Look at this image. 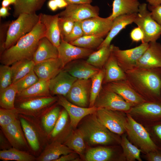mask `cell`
<instances>
[{
	"mask_svg": "<svg viewBox=\"0 0 161 161\" xmlns=\"http://www.w3.org/2000/svg\"><path fill=\"white\" fill-rule=\"evenodd\" d=\"M125 72L127 82L146 101L161 100V67L136 66Z\"/></svg>",
	"mask_w": 161,
	"mask_h": 161,
	"instance_id": "cell-1",
	"label": "cell"
},
{
	"mask_svg": "<svg viewBox=\"0 0 161 161\" xmlns=\"http://www.w3.org/2000/svg\"><path fill=\"white\" fill-rule=\"evenodd\" d=\"M46 28L39 20L33 30L0 55L1 64L10 66L23 60H32L41 38L45 37Z\"/></svg>",
	"mask_w": 161,
	"mask_h": 161,
	"instance_id": "cell-2",
	"label": "cell"
},
{
	"mask_svg": "<svg viewBox=\"0 0 161 161\" xmlns=\"http://www.w3.org/2000/svg\"><path fill=\"white\" fill-rule=\"evenodd\" d=\"M83 119L78 129L89 145H108L114 141L115 138L112 132L100 121L95 113Z\"/></svg>",
	"mask_w": 161,
	"mask_h": 161,
	"instance_id": "cell-3",
	"label": "cell"
},
{
	"mask_svg": "<svg viewBox=\"0 0 161 161\" xmlns=\"http://www.w3.org/2000/svg\"><path fill=\"white\" fill-rule=\"evenodd\" d=\"M39 20L36 13L21 14L10 22L5 44V50L14 45L21 38L31 31Z\"/></svg>",
	"mask_w": 161,
	"mask_h": 161,
	"instance_id": "cell-4",
	"label": "cell"
},
{
	"mask_svg": "<svg viewBox=\"0 0 161 161\" xmlns=\"http://www.w3.org/2000/svg\"><path fill=\"white\" fill-rule=\"evenodd\" d=\"M134 23L143 31L144 38L142 43L156 41L161 36V25L152 17L145 3L140 4Z\"/></svg>",
	"mask_w": 161,
	"mask_h": 161,
	"instance_id": "cell-5",
	"label": "cell"
},
{
	"mask_svg": "<svg viewBox=\"0 0 161 161\" xmlns=\"http://www.w3.org/2000/svg\"><path fill=\"white\" fill-rule=\"evenodd\" d=\"M126 118V131L132 142L146 154L157 151V146L144 127L135 121L129 114L127 115Z\"/></svg>",
	"mask_w": 161,
	"mask_h": 161,
	"instance_id": "cell-6",
	"label": "cell"
},
{
	"mask_svg": "<svg viewBox=\"0 0 161 161\" xmlns=\"http://www.w3.org/2000/svg\"><path fill=\"white\" fill-rule=\"evenodd\" d=\"M148 45L149 43H142L134 48L121 50L113 45L112 53L119 66L125 72L136 66L138 61Z\"/></svg>",
	"mask_w": 161,
	"mask_h": 161,
	"instance_id": "cell-7",
	"label": "cell"
},
{
	"mask_svg": "<svg viewBox=\"0 0 161 161\" xmlns=\"http://www.w3.org/2000/svg\"><path fill=\"white\" fill-rule=\"evenodd\" d=\"M119 111L98 108L95 113L100 121L111 131L121 134L126 131L127 120Z\"/></svg>",
	"mask_w": 161,
	"mask_h": 161,
	"instance_id": "cell-8",
	"label": "cell"
},
{
	"mask_svg": "<svg viewBox=\"0 0 161 161\" xmlns=\"http://www.w3.org/2000/svg\"><path fill=\"white\" fill-rule=\"evenodd\" d=\"M94 106L120 111H128L132 107L118 95L103 86Z\"/></svg>",
	"mask_w": 161,
	"mask_h": 161,
	"instance_id": "cell-9",
	"label": "cell"
},
{
	"mask_svg": "<svg viewBox=\"0 0 161 161\" xmlns=\"http://www.w3.org/2000/svg\"><path fill=\"white\" fill-rule=\"evenodd\" d=\"M63 11L58 13L59 17L69 18L75 22L99 16L100 9L90 3L69 4Z\"/></svg>",
	"mask_w": 161,
	"mask_h": 161,
	"instance_id": "cell-10",
	"label": "cell"
},
{
	"mask_svg": "<svg viewBox=\"0 0 161 161\" xmlns=\"http://www.w3.org/2000/svg\"><path fill=\"white\" fill-rule=\"evenodd\" d=\"M91 83V78L78 79L66 97L67 99L75 105L87 107L89 104Z\"/></svg>",
	"mask_w": 161,
	"mask_h": 161,
	"instance_id": "cell-11",
	"label": "cell"
},
{
	"mask_svg": "<svg viewBox=\"0 0 161 161\" xmlns=\"http://www.w3.org/2000/svg\"><path fill=\"white\" fill-rule=\"evenodd\" d=\"M57 101L59 105L63 107L67 112L70 118L71 127L75 129L81 120L85 117L95 113L98 108L92 107H83L75 105L61 95H58Z\"/></svg>",
	"mask_w": 161,
	"mask_h": 161,
	"instance_id": "cell-12",
	"label": "cell"
},
{
	"mask_svg": "<svg viewBox=\"0 0 161 161\" xmlns=\"http://www.w3.org/2000/svg\"><path fill=\"white\" fill-rule=\"evenodd\" d=\"M113 20L109 17L104 18L99 16L80 21L84 35H92L103 38L106 36L112 25Z\"/></svg>",
	"mask_w": 161,
	"mask_h": 161,
	"instance_id": "cell-13",
	"label": "cell"
},
{
	"mask_svg": "<svg viewBox=\"0 0 161 161\" xmlns=\"http://www.w3.org/2000/svg\"><path fill=\"white\" fill-rule=\"evenodd\" d=\"M102 86L117 93L132 106L146 101L134 90L126 80L110 82L103 84Z\"/></svg>",
	"mask_w": 161,
	"mask_h": 161,
	"instance_id": "cell-14",
	"label": "cell"
},
{
	"mask_svg": "<svg viewBox=\"0 0 161 161\" xmlns=\"http://www.w3.org/2000/svg\"><path fill=\"white\" fill-rule=\"evenodd\" d=\"M57 48L58 58L62 61L64 67L72 61L88 57L94 51L93 49L74 45L61 39Z\"/></svg>",
	"mask_w": 161,
	"mask_h": 161,
	"instance_id": "cell-15",
	"label": "cell"
},
{
	"mask_svg": "<svg viewBox=\"0 0 161 161\" xmlns=\"http://www.w3.org/2000/svg\"><path fill=\"white\" fill-rule=\"evenodd\" d=\"M77 79L63 69L55 76L49 80V88L50 94L66 97Z\"/></svg>",
	"mask_w": 161,
	"mask_h": 161,
	"instance_id": "cell-16",
	"label": "cell"
},
{
	"mask_svg": "<svg viewBox=\"0 0 161 161\" xmlns=\"http://www.w3.org/2000/svg\"><path fill=\"white\" fill-rule=\"evenodd\" d=\"M1 129L13 147L20 150L27 149V145L20 121L17 119Z\"/></svg>",
	"mask_w": 161,
	"mask_h": 161,
	"instance_id": "cell-17",
	"label": "cell"
},
{
	"mask_svg": "<svg viewBox=\"0 0 161 161\" xmlns=\"http://www.w3.org/2000/svg\"><path fill=\"white\" fill-rule=\"evenodd\" d=\"M81 59L73 61L67 64L63 69L78 79H90L100 69Z\"/></svg>",
	"mask_w": 161,
	"mask_h": 161,
	"instance_id": "cell-18",
	"label": "cell"
},
{
	"mask_svg": "<svg viewBox=\"0 0 161 161\" xmlns=\"http://www.w3.org/2000/svg\"><path fill=\"white\" fill-rule=\"evenodd\" d=\"M136 66L161 67V44L157 41L149 43L148 48L138 61Z\"/></svg>",
	"mask_w": 161,
	"mask_h": 161,
	"instance_id": "cell-19",
	"label": "cell"
},
{
	"mask_svg": "<svg viewBox=\"0 0 161 161\" xmlns=\"http://www.w3.org/2000/svg\"><path fill=\"white\" fill-rule=\"evenodd\" d=\"M64 67L58 58L35 64L34 71L39 79L49 80L55 76Z\"/></svg>",
	"mask_w": 161,
	"mask_h": 161,
	"instance_id": "cell-20",
	"label": "cell"
},
{
	"mask_svg": "<svg viewBox=\"0 0 161 161\" xmlns=\"http://www.w3.org/2000/svg\"><path fill=\"white\" fill-rule=\"evenodd\" d=\"M58 98L51 96L19 99L17 109L19 112H34L39 111L52 104Z\"/></svg>",
	"mask_w": 161,
	"mask_h": 161,
	"instance_id": "cell-21",
	"label": "cell"
},
{
	"mask_svg": "<svg viewBox=\"0 0 161 161\" xmlns=\"http://www.w3.org/2000/svg\"><path fill=\"white\" fill-rule=\"evenodd\" d=\"M39 15V20L44 25L46 28L45 37L58 48L61 42L58 25L59 14L51 15L41 13Z\"/></svg>",
	"mask_w": 161,
	"mask_h": 161,
	"instance_id": "cell-22",
	"label": "cell"
},
{
	"mask_svg": "<svg viewBox=\"0 0 161 161\" xmlns=\"http://www.w3.org/2000/svg\"><path fill=\"white\" fill-rule=\"evenodd\" d=\"M128 111L133 115L161 119V100L145 101L132 106Z\"/></svg>",
	"mask_w": 161,
	"mask_h": 161,
	"instance_id": "cell-23",
	"label": "cell"
},
{
	"mask_svg": "<svg viewBox=\"0 0 161 161\" xmlns=\"http://www.w3.org/2000/svg\"><path fill=\"white\" fill-rule=\"evenodd\" d=\"M137 13L120 15L113 20L111 28L97 49L103 46L110 45L113 39L128 25L134 23Z\"/></svg>",
	"mask_w": 161,
	"mask_h": 161,
	"instance_id": "cell-24",
	"label": "cell"
},
{
	"mask_svg": "<svg viewBox=\"0 0 161 161\" xmlns=\"http://www.w3.org/2000/svg\"><path fill=\"white\" fill-rule=\"evenodd\" d=\"M58 48L46 37L40 40L32 58L35 64L47 60L58 58Z\"/></svg>",
	"mask_w": 161,
	"mask_h": 161,
	"instance_id": "cell-25",
	"label": "cell"
},
{
	"mask_svg": "<svg viewBox=\"0 0 161 161\" xmlns=\"http://www.w3.org/2000/svg\"><path fill=\"white\" fill-rule=\"evenodd\" d=\"M72 152L74 151L66 145L55 141L47 146L36 160L55 161L61 156Z\"/></svg>",
	"mask_w": 161,
	"mask_h": 161,
	"instance_id": "cell-26",
	"label": "cell"
},
{
	"mask_svg": "<svg viewBox=\"0 0 161 161\" xmlns=\"http://www.w3.org/2000/svg\"><path fill=\"white\" fill-rule=\"evenodd\" d=\"M103 68L104 71V77L103 84L126 79L125 72L119 66L112 53Z\"/></svg>",
	"mask_w": 161,
	"mask_h": 161,
	"instance_id": "cell-27",
	"label": "cell"
},
{
	"mask_svg": "<svg viewBox=\"0 0 161 161\" xmlns=\"http://www.w3.org/2000/svg\"><path fill=\"white\" fill-rule=\"evenodd\" d=\"M140 3L139 0H114L109 18L113 20L121 15L137 13Z\"/></svg>",
	"mask_w": 161,
	"mask_h": 161,
	"instance_id": "cell-28",
	"label": "cell"
},
{
	"mask_svg": "<svg viewBox=\"0 0 161 161\" xmlns=\"http://www.w3.org/2000/svg\"><path fill=\"white\" fill-rule=\"evenodd\" d=\"M49 83V80L39 79L31 86L18 93L16 96L18 99L51 96Z\"/></svg>",
	"mask_w": 161,
	"mask_h": 161,
	"instance_id": "cell-29",
	"label": "cell"
},
{
	"mask_svg": "<svg viewBox=\"0 0 161 161\" xmlns=\"http://www.w3.org/2000/svg\"><path fill=\"white\" fill-rule=\"evenodd\" d=\"M46 0H17L13 5V16L18 17L23 13L32 14L41 9Z\"/></svg>",
	"mask_w": 161,
	"mask_h": 161,
	"instance_id": "cell-30",
	"label": "cell"
},
{
	"mask_svg": "<svg viewBox=\"0 0 161 161\" xmlns=\"http://www.w3.org/2000/svg\"><path fill=\"white\" fill-rule=\"evenodd\" d=\"M113 45L103 46L94 51L88 57L86 61L99 69L103 68L112 53Z\"/></svg>",
	"mask_w": 161,
	"mask_h": 161,
	"instance_id": "cell-31",
	"label": "cell"
},
{
	"mask_svg": "<svg viewBox=\"0 0 161 161\" xmlns=\"http://www.w3.org/2000/svg\"><path fill=\"white\" fill-rule=\"evenodd\" d=\"M64 144L80 157L83 156L86 148L83 137L78 129L71 133Z\"/></svg>",
	"mask_w": 161,
	"mask_h": 161,
	"instance_id": "cell-32",
	"label": "cell"
},
{
	"mask_svg": "<svg viewBox=\"0 0 161 161\" xmlns=\"http://www.w3.org/2000/svg\"><path fill=\"white\" fill-rule=\"evenodd\" d=\"M35 64L32 60H23L16 62L11 65L12 84L22 78L34 70Z\"/></svg>",
	"mask_w": 161,
	"mask_h": 161,
	"instance_id": "cell-33",
	"label": "cell"
},
{
	"mask_svg": "<svg viewBox=\"0 0 161 161\" xmlns=\"http://www.w3.org/2000/svg\"><path fill=\"white\" fill-rule=\"evenodd\" d=\"M35 157L25 151L13 147L0 151V159L3 161H34Z\"/></svg>",
	"mask_w": 161,
	"mask_h": 161,
	"instance_id": "cell-34",
	"label": "cell"
},
{
	"mask_svg": "<svg viewBox=\"0 0 161 161\" xmlns=\"http://www.w3.org/2000/svg\"><path fill=\"white\" fill-rule=\"evenodd\" d=\"M113 154L112 149L99 146L89 148L86 151L84 158L87 161H107L111 159Z\"/></svg>",
	"mask_w": 161,
	"mask_h": 161,
	"instance_id": "cell-35",
	"label": "cell"
},
{
	"mask_svg": "<svg viewBox=\"0 0 161 161\" xmlns=\"http://www.w3.org/2000/svg\"><path fill=\"white\" fill-rule=\"evenodd\" d=\"M104 77V71L103 68L91 78V83L89 107H92L95 106L96 100L102 88Z\"/></svg>",
	"mask_w": 161,
	"mask_h": 161,
	"instance_id": "cell-36",
	"label": "cell"
},
{
	"mask_svg": "<svg viewBox=\"0 0 161 161\" xmlns=\"http://www.w3.org/2000/svg\"><path fill=\"white\" fill-rule=\"evenodd\" d=\"M18 90L16 85L12 84L0 91V106L2 108L12 109L15 108L14 102Z\"/></svg>",
	"mask_w": 161,
	"mask_h": 161,
	"instance_id": "cell-37",
	"label": "cell"
},
{
	"mask_svg": "<svg viewBox=\"0 0 161 161\" xmlns=\"http://www.w3.org/2000/svg\"><path fill=\"white\" fill-rule=\"evenodd\" d=\"M20 121L25 138L30 147L33 151H37L40 148V145L36 131L24 118H21Z\"/></svg>",
	"mask_w": 161,
	"mask_h": 161,
	"instance_id": "cell-38",
	"label": "cell"
},
{
	"mask_svg": "<svg viewBox=\"0 0 161 161\" xmlns=\"http://www.w3.org/2000/svg\"><path fill=\"white\" fill-rule=\"evenodd\" d=\"M103 40V38L92 35H83L69 43L79 47L93 50L97 49Z\"/></svg>",
	"mask_w": 161,
	"mask_h": 161,
	"instance_id": "cell-39",
	"label": "cell"
},
{
	"mask_svg": "<svg viewBox=\"0 0 161 161\" xmlns=\"http://www.w3.org/2000/svg\"><path fill=\"white\" fill-rule=\"evenodd\" d=\"M121 144L124 155L128 161H134L136 160L142 161L140 157L141 150L131 143L125 135L122 136Z\"/></svg>",
	"mask_w": 161,
	"mask_h": 161,
	"instance_id": "cell-40",
	"label": "cell"
},
{
	"mask_svg": "<svg viewBox=\"0 0 161 161\" xmlns=\"http://www.w3.org/2000/svg\"><path fill=\"white\" fill-rule=\"evenodd\" d=\"M60 112V108L56 106L52 109L43 117L41 121L42 125L47 133L50 134L53 130Z\"/></svg>",
	"mask_w": 161,
	"mask_h": 161,
	"instance_id": "cell-41",
	"label": "cell"
},
{
	"mask_svg": "<svg viewBox=\"0 0 161 161\" xmlns=\"http://www.w3.org/2000/svg\"><path fill=\"white\" fill-rule=\"evenodd\" d=\"M39 80L33 70L13 84L16 86L18 93L31 86Z\"/></svg>",
	"mask_w": 161,
	"mask_h": 161,
	"instance_id": "cell-42",
	"label": "cell"
},
{
	"mask_svg": "<svg viewBox=\"0 0 161 161\" xmlns=\"http://www.w3.org/2000/svg\"><path fill=\"white\" fill-rule=\"evenodd\" d=\"M19 111L17 108L0 109V125L4 127L15 121L17 119Z\"/></svg>",
	"mask_w": 161,
	"mask_h": 161,
	"instance_id": "cell-43",
	"label": "cell"
},
{
	"mask_svg": "<svg viewBox=\"0 0 161 161\" xmlns=\"http://www.w3.org/2000/svg\"><path fill=\"white\" fill-rule=\"evenodd\" d=\"M12 84V75L11 66L1 64L0 66V91Z\"/></svg>",
	"mask_w": 161,
	"mask_h": 161,
	"instance_id": "cell-44",
	"label": "cell"
},
{
	"mask_svg": "<svg viewBox=\"0 0 161 161\" xmlns=\"http://www.w3.org/2000/svg\"><path fill=\"white\" fill-rule=\"evenodd\" d=\"M69 116L65 109L61 112L55 126L50 133L51 137H56L64 130L67 124Z\"/></svg>",
	"mask_w": 161,
	"mask_h": 161,
	"instance_id": "cell-45",
	"label": "cell"
},
{
	"mask_svg": "<svg viewBox=\"0 0 161 161\" xmlns=\"http://www.w3.org/2000/svg\"><path fill=\"white\" fill-rule=\"evenodd\" d=\"M75 22L69 18L59 17L58 19V25L61 39H63L70 33L74 26Z\"/></svg>",
	"mask_w": 161,
	"mask_h": 161,
	"instance_id": "cell-46",
	"label": "cell"
},
{
	"mask_svg": "<svg viewBox=\"0 0 161 161\" xmlns=\"http://www.w3.org/2000/svg\"><path fill=\"white\" fill-rule=\"evenodd\" d=\"M84 35L80 22H75L70 33L67 36L61 39L68 43L73 41Z\"/></svg>",
	"mask_w": 161,
	"mask_h": 161,
	"instance_id": "cell-47",
	"label": "cell"
},
{
	"mask_svg": "<svg viewBox=\"0 0 161 161\" xmlns=\"http://www.w3.org/2000/svg\"><path fill=\"white\" fill-rule=\"evenodd\" d=\"M10 22L8 21L0 24V52L1 55L5 50V44L7 33Z\"/></svg>",
	"mask_w": 161,
	"mask_h": 161,
	"instance_id": "cell-48",
	"label": "cell"
},
{
	"mask_svg": "<svg viewBox=\"0 0 161 161\" xmlns=\"http://www.w3.org/2000/svg\"><path fill=\"white\" fill-rule=\"evenodd\" d=\"M147 8L150 12L152 18L161 25V4L154 6L148 4Z\"/></svg>",
	"mask_w": 161,
	"mask_h": 161,
	"instance_id": "cell-49",
	"label": "cell"
},
{
	"mask_svg": "<svg viewBox=\"0 0 161 161\" xmlns=\"http://www.w3.org/2000/svg\"><path fill=\"white\" fill-rule=\"evenodd\" d=\"M130 37L134 42H138L143 41L144 34L141 29L139 27L132 29L130 33Z\"/></svg>",
	"mask_w": 161,
	"mask_h": 161,
	"instance_id": "cell-50",
	"label": "cell"
},
{
	"mask_svg": "<svg viewBox=\"0 0 161 161\" xmlns=\"http://www.w3.org/2000/svg\"><path fill=\"white\" fill-rule=\"evenodd\" d=\"M78 154L75 152H72L67 154L61 156L55 161H74L78 160Z\"/></svg>",
	"mask_w": 161,
	"mask_h": 161,
	"instance_id": "cell-51",
	"label": "cell"
},
{
	"mask_svg": "<svg viewBox=\"0 0 161 161\" xmlns=\"http://www.w3.org/2000/svg\"><path fill=\"white\" fill-rule=\"evenodd\" d=\"M11 145L6 138L2 130L0 133V146L1 150L9 149L11 148Z\"/></svg>",
	"mask_w": 161,
	"mask_h": 161,
	"instance_id": "cell-52",
	"label": "cell"
},
{
	"mask_svg": "<svg viewBox=\"0 0 161 161\" xmlns=\"http://www.w3.org/2000/svg\"><path fill=\"white\" fill-rule=\"evenodd\" d=\"M146 158L149 161H161V153L157 150L150 151L147 154Z\"/></svg>",
	"mask_w": 161,
	"mask_h": 161,
	"instance_id": "cell-53",
	"label": "cell"
},
{
	"mask_svg": "<svg viewBox=\"0 0 161 161\" xmlns=\"http://www.w3.org/2000/svg\"><path fill=\"white\" fill-rule=\"evenodd\" d=\"M69 4H79L91 3L92 0H65Z\"/></svg>",
	"mask_w": 161,
	"mask_h": 161,
	"instance_id": "cell-54",
	"label": "cell"
},
{
	"mask_svg": "<svg viewBox=\"0 0 161 161\" xmlns=\"http://www.w3.org/2000/svg\"><path fill=\"white\" fill-rule=\"evenodd\" d=\"M47 5L49 8L52 11H55L58 8L55 0H49Z\"/></svg>",
	"mask_w": 161,
	"mask_h": 161,
	"instance_id": "cell-55",
	"label": "cell"
},
{
	"mask_svg": "<svg viewBox=\"0 0 161 161\" xmlns=\"http://www.w3.org/2000/svg\"><path fill=\"white\" fill-rule=\"evenodd\" d=\"M10 15L8 7H2L0 9V16L5 18Z\"/></svg>",
	"mask_w": 161,
	"mask_h": 161,
	"instance_id": "cell-56",
	"label": "cell"
},
{
	"mask_svg": "<svg viewBox=\"0 0 161 161\" xmlns=\"http://www.w3.org/2000/svg\"><path fill=\"white\" fill-rule=\"evenodd\" d=\"M153 129L156 135L161 140V124L154 126Z\"/></svg>",
	"mask_w": 161,
	"mask_h": 161,
	"instance_id": "cell-57",
	"label": "cell"
},
{
	"mask_svg": "<svg viewBox=\"0 0 161 161\" xmlns=\"http://www.w3.org/2000/svg\"><path fill=\"white\" fill-rule=\"evenodd\" d=\"M58 8L66 7L68 4L65 0H55Z\"/></svg>",
	"mask_w": 161,
	"mask_h": 161,
	"instance_id": "cell-58",
	"label": "cell"
},
{
	"mask_svg": "<svg viewBox=\"0 0 161 161\" xmlns=\"http://www.w3.org/2000/svg\"><path fill=\"white\" fill-rule=\"evenodd\" d=\"M148 4L151 6H156L161 4V0H146Z\"/></svg>",
	"mask_w": 161,
	"mask_h": 161,
	"instance_id": "cell-59",
	"label": "cell"
},
{
	"mask_svg": "<svg viewBox=\"0 0 161 161\" xmlns=\"http://www.w3.org/2000/svg\"><path fill=\"white\" fill-rule=\"evenodd\" d=\"M11 4V0H3L1 2V6L3 7H8Z\"/></svg>",
	"mask_w": 161,
	"mask_h": 161,
	"instance_id": "cell-60",
	"label": "cell"
},
{
	"mask_svg": "<svg viewBox=\"0 0 161 161\" xmlns=\"http://www.w3.org/2000/svg\"><path fill=\"white\" fill-rule=\"evenodd\" d=\"M17 0H11V4H14L16 2Z\"/></svg>",
	"mask_w": 161,
	"mask_h": 161,
	"instance_id": "cell-61",
	"label": "cell"
}]
</instances>
